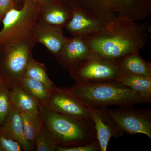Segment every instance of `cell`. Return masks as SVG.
Segmentation results:
<instances>
[{"label": "cell", "instance_id": "cell-18", "mask_svg": "<svg viewBox=\"0 0 151 151\" xmlns=\"http://www.w3.org/2000/svg\"><path fill=\"white\" fill-rule=\"evenodd\" d=\"M17 83L41 105L48 99L50 90L40 81L24 76Z\"/></svg>", "mask_w": 151, "mask_h": 151}, {"label": "cell", "instance_id": "cell-29", "mask_svg": "<svg viewBox=\"0 0 151 151\" xmlns=\"http://www.w3.org/2000/svg\"><path fill=\"white\" fill-rule=\"evenodd\" d=\"M15 1H19V0H14Z\"/></svg>", "mask_w": 151, "mask_h": 151}, {"label": "cell", "instance_id": "cell-15", "mask_svg": "<svg viewBox=\"0 0 151 151\" xmlns=\"http://www.w3.org/2000/svg\"><path fill=\"white\" fill-rule=\"evenodd\" d=\"M1 127L21 145L24 150H32L35 143L29 142L25 138L20 112L12 103L4 122Z\"/></svg>", "mask_w": 151, "mask_h": 151}, {"label": "cell", "instance_id": "cell-25", "mask_svg": "<svg viewBox=\"0 0 151 151\" xmlns=\"http://www.w3.org/2000/svg\"><path fill=\"white\" fill-rule=\"evenodd\" d=\"M14 0H0V24L5 14L14 7Z\"/></svg>", "mask_w": 151, "mask_h": 151}, {"label": "cell", "instance_id": "cell-26", "mask_svg": "<svg viewBox=\"0 0 151 151\" xmlns=\"http://www.w3.org/2000/svg\"><path fill=\"white\" fill-rule=\"evenodd\" d=\"M32 1H33L34 2L36 3V4H40L44 3L46 1H47V0H32Z\"/></svg>", "mask_w": 151, "mask_h": 151}, {"label": "cell", "instance_id": "cell-2", "mask_svg": "<svg viewBox=\"0 0 151 151\" xmlns=\"http://www.w3.org/2000/svg\"><path fill=\"white\" fill-rule=\"evenodd\" d=\"M64 89L88 107L106 108L111 105L133 107L143 103L137 93L118 81L78 84Z\"/></svg>", "mask_w": 151, "mask_h": 151}, {"label": "cell", "instance_id": "cell-4", "mask_svg": "<svg viewBox=\"0 0 151 151\" xmlns=\"http://www.w3.org/2000/svg\"><path fill=\"white\" fill-rule=\"evenodd\" d=\"M39 4L32 0H24L22 8H13L5 14L1 22L0 45H4L23 39L33 35L38 21Z\"/></svg>", "mask_w": 151, "mask_h": 151}, {"label": "cell", "instance_id": "cell-8", "mask_svg": "<svg viewBox=\"0 0 151 151\" xmlns=\"http://www.w3.org/2000/svg\"><path fill=\"white\" fill-rule=\"evenodd\" d=\"M51 111L74 118L92 121L89 107L67 92L55 86L44 105Z\"/></svg>", "mask_w": 151, "mask_h": 151}, {"label": "cell", "instance_id": "cell-13", "mask_svg": "<svg viewBox=\"0 0 151 151\" xmlns=\"http://www.w3.org/2000/svg\"><path fill=\"white\" fill-rule=\"evenodd\" d=\"M72 14V9L53 1V0H47L40 5L38 21L63 28L70 20Z\"/></svg>", "mask_w": 151, "mask_h": 151}, {"label": "cell", "instance_id": "cell-24", "mask_svg": "<svg viewBox=\"0 0 151 151\" xmlns=\"http://www.w3.org/2000/svg\"><path fill=\"white\" fill-rule=\"evenodd\" d=\"M57 151H101L98 141L90 144L71 147H58Z\"/></svg>", "mask_w": 151, "mask_h": 151}, {"label": "cell", "instance_id": "cell-6", "mask_svg": "<svg viewBox=\"0 0 151 151\" xmlns=\"http://www.w3.org/2000/svg\"><path fill=\"white\" fill-rule=\"evenodd\" d=\"M76 84H87L118 81L121 72L116 60L92 54L68 70Z\"/></svg>", "mask_w": 151, "mask_h": 151}, {"label": "cell", "instance_id": "cell-17", "mask_svg": "<svg viewBox=\"0 0 151 151\" xmlns=\"http://www.w3.org/2000/svg\"><path fill=\"white\" fill-rule=\"evenodd\" d=\"M118 81L139 95L143 103L151 102V77L122 74Z\"/></svg>", "mask_w": 151, "mask_h": 151}, {"label": "cell", "instance_id": "cell-16", "mask_svg": "<svg viewBox=\"0 0 151 151\" xmlns=\"http://www.w3.org/2000/svg\"><path fill=\"white\" fill-rule=\"evenodd\" d=\"M11 103L19 112L40 113V103L22 88L18 83L12 84L10 90Z\"/></svg>", "mask_w": 151, "mask_h": 151}, {"label": "cell", "instance_id": "cell-28", "mask_svg": "<svg viewBox=\"0 0 151 151\" xmlns=\"http://www.w3.org/2000/svg\"><path fill=\"white\" fill-rule=\"evenodd\" d=\"M2 45H0V52H1V50Z\"/></svg>", "mask_w": 151, "mask_h": 151}, {"label": "cell", "instance_id": "cell-30", "mask_svg": "<svg viewBox=\"0 0 151 151\" xmlns=\"http://www.w3.org/2000/svg\"><path fill=\"white\" fill-rule=\"evenodd\" d=\"M0 127H1V126H0Z\"/></svg>", "mask_w": 151, "mask_h": 151}, {"label": "cell", "instance_id": "cell-3", "mask_svg": "<svg viewBox=\"0 0 151 151\" xmlns=\"http://www.w3.org/2000/svg\"><path fill=\"white\" fill-rule=\"evenodd\" d=\"M39 110L44 125L58 147H74L97 141L93 121L57 113L41 104Z\"/></svg>", "mask_w": 151, "mask_h": 151}, {"label": "cell", "instance_id": "cell-1", "mask_svg": "<svg viewBox=\"0 0 151 151\" xmlns=\"http://www.w3.org/2000/svg\"><path fill=\"white\" fill-rule=\"evenodd\" d=\"M145 24L118 17L114 21H108L100 33L86 39L92 54L116 60L145 46L148 36Z\"/></svg>", "mask_w": 151, "mask_h": 151}, {"label": "cell", "instance_id": "cell-22", "mask_svg": "<svg viewBox=\"0 0 151 151\" xmlns=\"http://www.w3.org/2000/svg\"><path fill=\"white\" fill-rule=\"evenodd\" d=\"M12 84L4 80L0 86V126L4 124L10 107V90Z\"/></svg>", "mask_w": 151, "mask_h": 151}, {"label": "cell", "instance_id": "cell-14", "mask_svg": "<svg viewBox=\"0 0 151 151\" xmlns=\"http://www.w3.org/2000/svg\"><path fill=\"white\" fill-rule=\"evenodd\" d=\"M122 74L151 77V63L143 59L139 51L132 52L116 60Z\"/></svg>", "mask_w": 151, "mask_h": 151}, {"label": "cell", "instance_id": "cell-10", "mask_svg": "<svg viewBox=\"0 0 151 151\" xmlns=\"http://www.w3.org/2000/svg\"><path fill=\"white\" fill-rule=\"evenodd\" d=\"M101 151H107L112 137L119 138L123 132L106 111V108L89 107Z\"/></svg>", "mask_w": 151, "mask_h": 151}, {"label": "cell", "instance_id": "cell-9", "mask_svg": "<svg viewBox=\"0 0 151 151\" xmlns=\"http://www.w3.org/2000/svg\"><path fill=\"white\" fill-rule=\"evenodd\" d=\"M72 17L65 28L73 36L89 38L100 33L108 23L102 17L88 9H72Z\"/></svg>", "mask_w": 151, "mask_h": 151}, {"label": "cell", "instance_id": "cell-12", "mask_svg": "<svg viewBox=\"0 0 151 151\" xmlns=\"http://www.w3.org/2000/svg\"><path fill=\"white\" fill-rule=\"evenodd\" d=\"M33 35L37 42L42 44L55 56L59 53L67 38L63 34V28L39 21L34 28Z\"/></svg>", "mask_w": 151, "mask_h": 151}, {"label": "cell", "instance_id": "cell-5", "mask_svg": "<svg viewBox=\"0 0 151 151\" xmlns=\"http://www.w3.org/2000/svg\"><path fill=\"white\" fill-rule=\"evenodd\" d=\"M37 41L33 35L23 39L2 45L0 52V75L4 80L18 83L24 77L26 69L32 58Z\"/></svg>", "mask_w": 151, "mask_h": 151}, {"label": "cell", "instance_id": "cell-23", "mask_svg": "<svg viewBox=\"0 0 151 151\" xmlns=\"http://www.w3.org/2000/svg\"><path fill=\"white\" fill-rule=\"evenodd\" d=\"M22 150L21 145L1 127L0 151H21Z\"/></svg>", "mask_w": 151, "mask_h": 151}, {"label": "cell", "instance_id": "cell-20", "mask_svg": "<svg viewBox=\"0 0 151 151\" xmlns=\"http://www.w3.org/2000/svg\"><path fill=\"white\" fill-rule=\"evenodd\" d=\"M24 76L40 81L49 90H51L54 87V85L49 77L45 65L33 58L28 64Z\"/></svg>", "mask_w": 151, "mask_h": 151}, {"label": "cell", "instance_id": "cell-11", "mask_svg": "<svg viewBox=\"0 0 151 151\" xmlns=\"http://www.w3.org/2000/svg\"><path fill=\"white\" fill-rule=\"evenodd\" d=\"M92 54L86 39L73 36L66 38L65 43L55 58L68 70Z\"/></svg>", "mask_w": 151, "mask_h": 151}, {"label": "cell", "instance_id": "cell-21", "mask_svg": "<svg viewBox=\"0 0 151 151\" xmlns=\"http://www.w3.org/2000/svg\"><path fill=\"white\" fill-rule=\"evenodd\" d=\"M35 143L36 150L37 151H56L58 147L54 138L44 125L37 135Z\"/></svg>", "mask_w": 151, "mask_h": 151}, {"label": "cell", "instance_id": "cell-7", "mask_svg": "<svg viewBox=\"0 0 151 151\" xmlns=\"http://www.w3.org/2000/svg\"><path fill=\"white\" fill-rule=\"evenodd\" d=\"M106 111L123 133L144 134L151 139L150 109H135L133 106L119 107L114 110L107 108Z\"/></svg>", "mask_w": 151, "mask_h": 151}, {"label": "cell", "instance_id": "cell-19", "mask_svg": "<svg viewBox=\"0 0 151 151\" xmlns=\"http://www.w3.org/2000/svg\"><path fill=\"white\" fill-rule=\"evenodd\" d=\"M20 112L22 119L25 138L29 142H35L37 135L44 125L40 113Z\"/></svg>", "mask_w": 151, "mask_h": 151}, {"label": "cell", "instance_id": "cell-27", "mask_svg": "<svg viewBox=\"0 0 151 151\" xmlns=\"http://www.w3.org/2000/svg\"><path fill=\"white\" fill-rule=\"evenodd\" d=\"M4 81V78H3V77L0 75V86L2 84Z\"/></svg>", "mask_w": 151, "mask_h": 151}]
</instances>
